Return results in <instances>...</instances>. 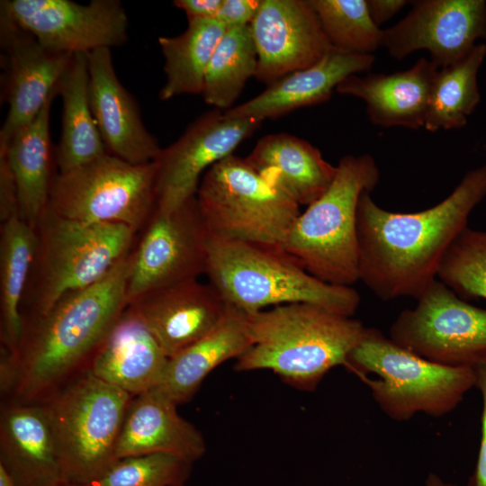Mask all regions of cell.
<instances>
[{"label": "cell", "mask_w": 486, "mask_h": 486, "mask_svg": "<svg viewBox=\"0 0 486 486\" xmlns=\"http://www.w3.org/2000/svg\"><path fill=\"white\" fill-rule=\"evenodd\" d=\"M379 180L372 156L341 158L332 184L299 214L282 248L314 277L353 286L359 281L357 205L362 193H371Z\"/></svg>", "instance_id": "obj_6"}, {"label": "cell", "mask_w": 486, "mask_h": 486, "mask_svg": "<svg viewBox=\"0 0 486 486\" xmlns=\"http://www.w3.org/2000/svg\"><path fill=\"white\" fill-rule=\"evenodd\" d=\"M260 3L261 0H222L216 20L227 29L249 26Z\"/></svg>", "instance_id": "obj_37"}, {"label": "cell", "mask_w": 486, "mask_h": 486, "mask_svg": "<svg viewBox=\"0 0 486 486\" xmlns=\"http://www.w3.org/2000/svg\"><path fill=\"white\" fill-rule=\"evenodd\" d=\"M333 48L372 54L382 47L383 30L372 20L366 0H310Z\"/></svg>", "instance_id": "obj_33"}, {"label": "cell", "mask_w": 486, "mask_h": 486, "mask_svg": "<svg viewBox=\"0 0 486 486\" xmlns=\"http://www.w3.org/2000/svg\"><path fill=\"white\" fill-rule=\"evenodd\" d=\"M176 486H185V484L176 485Z\"/></svg>", "instance_id": "obj_44"}, {"label": "cell", "mask_w": 486, "mask_h": 486, "mask_svg": "<svg viewBox=\"0 0 486 486\" xmlns=\"http://www.w3.org/2000/svg\"><path fill=\"white\" fill-rule=\"evenodd\" d=\"M196 200L209 234L280 246L301 213L300 205L234 154L211 166Z\"/></svg>", "instance_id": "obj_9"}, {"label": "cell", "mask_w": 486, "mask_h": 486, "mask_svg": "<svg viewBox=\"0 0 486 486\" xmlns=\"http://www.w3.org/2000/svg\"><path fill=\"white\" fill-rule=\"evenodd\" d=\"M155 163L134 165L110 153L72 170L57 172L48 208L86 223L142 230L156 210Z\"/></svg>", "instance_id": "obj_10"}, {"label": "cell", "mask_w": 486, "mask_h": 486, "mask_svg": "<svg viewBox=\"0 0 486 486\" xmlns=\"http://www.w3.org/2000/svg\"><path fill=\"white\" fill-rule=\"evenodd\" d=\"M0 486H18L7 470L0 464Z\"/></svg>", "instance_id": "obj_42"}, {"label": "cell", "mask_w": 486, "mask_h": 486, "mask_svg": "<svg viewBox=\"0 0 486 486\" xmlns=\"http://www.w3.org/2000/svg\"><path fill=\"white\" fill-rule=\"evenodd\" d=\"M245 158L300 206H309L320 198L337 172V166L325 160L316 147L288 133L263 137Z\"/></svg>", "instance_id": "obj_25"}, {"label": "cell", "mask_w": 486, "mask_h": 486, "mask_svg": "<svg viewBox=\"0 0 486 486\" xmlns=\"http://www.w3.org/2000/svg\"><path fill=\"white\" fill-rule=\"evenodd\" d=\"M87 57L90 105L107 152L134 165L153 162L162 148L145 127L136 100L118 79L111 50H95Z\"/></svg>", "instance_id": "obj_19"}, {"label": "cell", "mask_w": 486, "mask_h": 486, "mask_svg": "<svg viewBox=\"0 0 486 486\" xmlns=\"http://www.w3.org/2000/svg\"><path fill=\"white\" fill-rule=\"evenodd\" d=\"M132 397L86 370L43 402L56 434L63 482L88 484L116 460Z\"/></svg>", "instance_id": "obj_8"}, {"label": "cell", "mask_w": 486, "mask_h": 486, "mask_svg": "<svg viewBox=\"0 0 486 486\" xmlns=\"http://www.w3.org/2000/svg\"><path fill=\"white\" fill-rule=\"evenodd\" d=\"M192 465L166 454L127 456L116 459L85 486H176L185 484Z\"/></svg>", "instance_id": "obj_35"}, {"label": "cell", "mask_w": 486, "mask_h": 486, "mask_svg": "<svg viewBox=\"0 0 486 486\" xmlns=\"http://www.w3.org/2000/svg\"><path fill=\"white\" fill-rule=\"evenodd\" d=\"M171 358L213 329L229 304L210 284L184 281L150 292L128 305Z\"/></svg>", "instance_id": "obj_18"}, {"label": "cell", "mask_w": 486, "mask_h": 486, "mask_svg": "<svg viewBox=\"0 0 486 486\" xmlns=\"http://www.w3.org/2000/svg\"><path fill=\"white\" fill-rule=\"evenodd\" d=\"M226 30L217 20H189L181 34L158 38L166 75L161 100L202 94L208 64Z\"/></svg>", "instance_id": "obj_30"}, {"label": "cell", "mask_w": 486, "mask_h": 486, "mask_svg": "<svg viewBox=\"0 0 486 486\" xmlns=\"http://www.w3.org/2000/svg\"><path fill=\"white\" fill-rule=\"evenodd\" d=\"M36 249L35 230L16 214L1 223L0 310L1 345L16 356L24 321L22 302Z\"/></svg>", "instance_id": "obj_29"}, {"label": "cell", "mask_w": 486, "mask_h": 486, "mask_svg": "<svg viewBox=\"0 0 486 486\" xmlns=\"http://www.w3.org/2000/svg\"><path fill=\"white\" fill-rule=\"evenodd\" d=\"M437 279L461 298L486 300V231L467 226L446 253Z\"/></svg>", "instance_id": "obj_34"}, {"label": "cell", "mask_w": 486, "mask_h": 486, "mask_svg": "<svg viewBox=\"0 0 486 486\" xmlns=\"http://www.w3.org/2000/svg\"><path fill=\"white\" fill-rule=\"evenodd\" d=\"M0 42L4 70L1 97L8 105L0 143H6L58 94L74 54L45 48L29 32L3 17Z\"/></svg>", "instance_id": "obj_15"}, {"label": "cell", "mask_w": 486, "mask_h": 486, "mask_svg": "<svg viewBox=\"0 0 486 486\" xmlns=\"http://www.w3.org/2000/svg\"><path fill=\"white\" fill-rule=\"evenodd\" d=\"M251 346L237 371L271 370L295 388L312 391L338 365L345 366L366 327L319 305L289 303L247 313Z\"/></svg>", "instance_id": "obj_3"}, {"label": "cell", "mask_w": 486, "mask_h": 486, "mask_svg": "<svg viewBox=\"0 0 486 486\" xmlns=\"http://www.w3.org/2000/svg\"><path fill=\"white\" fill-rule=\"evenodd\" d=\"M34 230L35 257L27 286L31 314L24 320L46 314L66 293L104 277L130 254L137 234L122 224L66 219L48 206Z\"/></svg>", "instance_id": "obj_7"}, {"label": "cell", "mask_w": 486, "mask_h": 486, "mask_svg": "<svg viewBox=\"0 0 486 486\" xmlns=\"http://www.w3.org/2000/svg\"><path fill=\"white\" fill-rule=\"evenodd\" d=\"M249 28L255 77L267 86L314 65L333 48L310 0H261Z\"/></svg>", "instance_id": "obj_17"}, {"label": "cell", "mask_w": 486, "mask_h": 486, "mask_svg": "<svg viewBox=\"0 0 486 486\" xmlns=\"http://www.w3.org/2000/svg\"><path fill=\"white\" fill-rule=\"evenodd\" d=\"M55 486H85V485H81V484H75V483H69V482H62Z\"/></svg>", "instance_id": "obj_43"}, {"label": "cell", "mask_w": 486, "mask_h": 486, "mask_svg": "<svg viewBox=\"0 0 486 486\" xmlns=\"http://www.w3.org/2000/svg\"><path fill=\"white\" fill-rule=\"evenodd\" d=\"M158 386L131 398L115 448V459L166 454L194 464L206 451L201 432Z\"/></svg>", "instance_id": "obj_21"}, {"label": "cell", "mask_w": 486, "mask_h": 486, "mask_svg": "<svg viewBox=\"0 0 486 486\" xmlns=\"http://www.w3.org/2000/svg\"><path fill=\"white\" fill-rule=\"evenodd\" d=\"M486 197V164L468 171L439 203L393 212L362 193L356 212L359 281L379 299H417L437 279L443 258Z\"/></svg>", "instance_id": "obj_1"}, {"label": "cell", "mask_w": 486, "mask_h": 486, "mask_svg": "<svg viewBox=\"0 0 486 486\" xmlns=\"http://www.w3.org/2000/svg\"><path fill=\"white\" fill-rule=\"evenodd\" d=\"M209 236L196 195L171 212L156 209L130 251L128 305L150 292L204 274Z\"/></svg>", "instance_id": "obj_12"}, {"label": "cell", "mask_w": 486, "mask_h": 486, "mask_svg": "<svg viewBox=\"0 0 486 486\" xmlns=\"http://www.w3.org/2000/svg\"><path fill=\"white\" fill-rule=\"evenodd\" d=\"M475 385L482 401L481 418V440L477 462L466 486H486V361L473 367Z\"/></svg>", "instance_id": "obj_36"}, {"label": "cell", "mask_w": 486, "mask_h": 486, "mask_svg": "<svg viewBox=\"0 0 486 486\" xmlns=\"http://www.w3.org/2000/svg\"><path fill=\"white\" fill-rule=\"evenodd\" d=\"M251 345L247 312L229 305L225 317L213 329L168 359L158 387L177 405L187 402L213 369L238 358Z\"/></svg>", "instance_id": "obj_26"}, {"label": "cell", "mask_w": 486, "mask_h": 486, "mask_svg": "<svg viewBox=\"0 0 486 486\" xmlns=\"http://www.w3.org/2000/svg\"><path fill=\"white\" fill-rule=\"evenodd\" d=\"M408 3L406 0H366L369 14L378 27L398 14Z\"/></svg>", "instance_id": "obj_40"}, {"label": "cell", "mask_w": 486, "mask_h": 486, "mask_svg": "<svg viewBox=\"0 0 486 486\" xmlns=\"http://www.w3.org/2000/svg\"><path fill=\"white\" fill-rule=\"evenodd\" d=\"M486 43H477L463 59L439 68L434 77L424 128L431 132L464 127L481 101L478 72Z\"/></svg>", "instance_id": "obj_31"}, {"label": "cell", "mask_w": 486, "mask_h": 486, "mask_svg": "<svg viewBox=\"0 0 486 486\" xmlns=\"http://www.w3.org/2000/svg\"><path fill=\"white\" fill-rule=\"evenodd\" d=\"M406 16L383 30L382 47L397 59L425 50L438 67L465 58L486 40V1L418 0Z\"/></svg>", "instance_id": "obj_16"}, {"label": "cell", "mask_w": 486, "mask_h": 486, "mask_svg": "<svg viewBox=\"0 0 486 486\" xmlns=\"http://www.w3.org/2000/svg\"><path fill=\"white\" fill-rule=\"evenodd\" d=\"M168 359L140 318L127 306L97 347L87 370L135 396L160 385Z\"/></svg>", "instance_id": "obj_23"}, {"label": "cell", "mask_w": 486, "mask_h": 486, "mask_svg": "<svg viewBox=\"0 0 486 486\" xmlns=\"http://www.w3.org/2000/svg\"><path fill=\"white\" fill-rule=\"evenodd\" d=\"M88 57L74 54L60 85L61 131L55 148L58 172L87 164L108 153L95 123L89 100Z\"/></svg>", "instance_id": "obj_28"}, {"label": "cell", "mask_w": 486, "mask_h": 486, "mask_svg": "<svg viewBox=\"0 0 486 486\" xmlns=\"http://www.w3.org/2000/svg\"><path fill=\"white\" fill-rule=\"evenodd\" d=\"M263 122L227 116L214 109L202 114L155 163L156 209L171 212L196 195L202 175L233 154Z\"/></svg>", "instance_id": "obj_14"}, {"label": "cell", "mask_w": 486, "mask_h": 486, "mask_svg": "<svg viewBox=\"0 0 486 486\" xmlns=\"http://www.w3.org/2000/svg\"><path fill=\"white\" fill-rule=\"evenodd\" d=\"M345 367L370 390L389 418L407 421L418 414L444 417L475 385L473 367H451L428 361L366 328Z\"/></svg>", "instance_id": "obj_5"}, {"label": "cell", "mask_w": 486, "mask_h": 486, "mask_svg": "<svg viewBox=\"0 0 486 486\" xmlns=\"http://www.w3.org/2000/svg\"><path fill=\"white\" fill-rule=\"evenodd\" d=\"M425 486H455L448 482H446L438 474L429 472L425 480Z\"/></svg>", "instance_id": "obj_41"}, {"label": "cell", "mask_w": 486, "mask_h": 486, "mask_svg": "<svg viewBox=\"0 0 486 486\" xmlns=\"http://www.w3.org/2000/svg\"><path fill=\"white\" fill-rule=\"evenodd\" d=\"M257 54L249 26L228 28L208 64L202 87L206 104L226 111L255 76Z\"/></svg>", "instance_id": "obj_32"}, {"label": "cell", "mask_w": 486, "mask_h": 486, "mask_svg": "<svg viewBox=\"0 0 486 486\" xmlns=\"http://www.w3.org/2000/svg\"><path fill=\"white\" fill-rule=\"evenodd\" d=\"M204 274L229 305L247 313L310 303L352 317L361 302L353 286L314 277L280 246L210 235Z\"/></svg>", "instance_id": "obj_4"}, {"label": "cell", "mask_w": 486, "mask_h": 486, "mask_svg": "<svg viewBox=\"0 0 486 486\" xmlns=\"http://www.w3.org/2000/svg\"><path fill=\"white\" fill-rule=\"evenodd\" d=\"M174 5L189 20H216L222 0H176Z\"/></svg>", "instance_id": "obj_39"}, {"label": "cell", "mask_w": 486, "mask_h": 486, "mask_svg": "<svg viewBox=\"0 0 486 486\" xmlns=\"http://www.w3.org/2000/svg\"><path fill=\"white\" fill-rule=\"evenodd\" d=\"M53 99L38 116L16 131L6 143H0L14 176L19 216L35 229L48 206L56 173L55 148L50 132V115Z\"/></svg>", "instance_id": "obj_27"}, {"label": "cell", "mask_w": 486, "mask_h": 486, "mask_svg": "<svg viewBox=\"0 0 486 486\" xmlns=\"http://www.w3.org/2000/svg\"><path fill=\"white\" fill-rule=\"evenodd\" d=\"M130 254L95 284L63 295L44 315L24 320L8 400L43 403L87 370L128 306Z\"/></svg>", "instance_id": "obj_2"}, {"label": "cell", "mask_w": 486, "mask_h": 486, "mask_svg": "<svg viewBox=\"0 0 486 486\" xmlns=\"http://www.w3.org/2000/svg\"><path fill=\"white\" fill-rule=\"evenodd\" d=\"M19 214L14 176L4 152L0 151V220L1 223Z\"/></svg>", "instance_id": "obj_38"}, {"label": "cell", "mask_w": 486, "mask_h": 486, "mask_svg": "<svg viewBox=\"0 0 486 486\" xmlns=\"http://www.w3.org/2000/svg\"><path fill=\"white\" fill-rule=\"evenodd\" d=\"M373 54H359L332 48L314 65L291 73L252 99L224 111L230 117L263 122L301 107L328 100L340 82L351 75L369 70Z\"/></svg>", "instance_id": "obj_22"}, {"label": "cell", "mask_w": 486, "mask_h": 486, "mask_svg": "<svg viewBox=\"0 0 486 486\" xmlns=\"http://www.w3.org/2000/svg\"><path fill=\"white\" fill-rule=\"evenodd\" d=\"M3 17L32 34L45 48L65 53L112 49L128 39L129 20L119 0H2Z\"/></svg>", "instance_id": "obj_13"}, {"label": "cell", "mask_w": 486, "mask_h": 486, "mask_svg": "<svg viewBox=\"0 0 486 486\" xmlns=\"http://www.w3.org/2000/svg\"><path fill=\"white\" fill-rule=\"evenodd\" d=\"M439 68L420 58L403 71L392 74L351 75L336 92L362 99L370 122L380 127H424L432 83Z\"/></svg>", "instance_id": "obj_24"}, {"label": "cell", "mask_w": 486, "mask_h": 486, "mask_svg": "<svg viewBox=\"0 0 486 486\" xmlns=\"http://www.w3.org/2000/svg\"><path fill=\"white\" fill-rule=\"evenodd\" d=\"M0 464L18 486H55L63 482L57 437L44 403L3 404Z\"/></svg>", "instance_id": "obj_20"}, {"label": "cell", "mask_w": 486, "mask_h": 486, "mask_svg": "<svg viewBox=\"0 0 486 486\" xmlns=\"http://www.w3.org/2000/svg\"><path fill=\"white\" fill-rule=\"evenodd\" d=\"M402 310L389 338L428 361L474 367L486 361V309L472 305L438 279Z\"/></svg>", "instance_id": "obj_11"}]
</instances>
